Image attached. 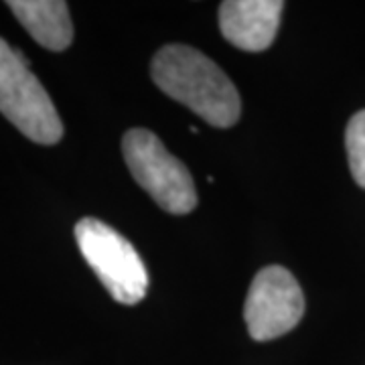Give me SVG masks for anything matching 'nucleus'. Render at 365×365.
<instances>
[{"label":"nucleus","instance_id":"nucleus-1","mask_svg":"<svg viewBox=\"0 0 365 365\" xmlns=\"http://www.w3.org/2000/svg\"><path fill=\"white\" fill-rule=\"evenodd\" d=\"M150 76L160 91L181 102L211 126L230 128L242 112L232 79L207 55L187 45H165L153 57Z\"/></svg>","mask_w":365,"mask_h":365},{"label":"nucleus","instance_id":"nucleus-2","mask_svg":"<svg viewBox=\"0 0 365 365\" xmlns=\"http://www.w3.org/2000/svg\"><path fill=\"white\" fill-rule=\"evenodd\" d=\"M0 112L37 144H55L63 124L26 57L0 39Z\"/></svg>","mask_w":365,"mask_h":365},{"label":"nucleus","instance_id":"nucleus-3","mask_svg":"<svg viewBox=\"0 0 365 365\" xmlns=\"http://www.w3.org/2000/svg\"><path fill=\"white\" fill-rule=\"evenodd\" d=\"M122 153L132 177L165 211L185 215L197 207V189L189 170L170 155L155 132L128 130L122 140Z\"/></svg>","mask_w":365,"mask_h":365},{"label":"nucleus","instance_id":"nucleus-4","mask_svg":"<svg viewBox=\"0 0 365 365\" xmlns=\"http://www.w3.org/2000/svg\"><path fill=\"white\" fill-rule=\"evenodd\" d=\"M76 240L83 260L90 264L112 299L138 304L148 290V272L130 242L100 220L86 217L76 225Z\"/></svg>","mask_w":365,"mask_h":365},{"label":"nucleus","instance_id":"nucleus-5","mask_svg":"<svg viewBox=\"0 0 365 365\" xmlns=\"http://www.w3.org/2000/svg\"><path fill=\"white\" fill-rule=\"evenodd\" d=\"M304 313V294L292 274L282 266H266L256 274L244 304V319L252 339L270 341L287 335Z\"/></svg>","mask_w":365,"mask_h":365},{"label":"nucleus","instance_id":"nucleus-6","mask_svg":"<svg viewBox=\"0 0 365 365\" xmlns=\"http://www.w3.org/2000/svg\"><path fill=\"white\" fill-rule=\"evenodd\" d=\"M282 0H227L220 6L222 35L237 49L258 53L272 45L280 26Z\"/></svg>","mask_w":365,"mask_h":365},{"label":"nucleus","instance_id":"nucleus-7","mask_svg":"<svg viewBox=\"0 0 365 365\" xmlns=\"http://www.w3.org/2000/svg\"><path fill=\"white\" fill-rule=\"evenodd\" d=\"M13 11L26 33L49 51H66L73 41V25L66 2L61 0H11Z\"/></svg>","mask_w":365,"mask_h":365},{"label":"nucleus","instance_id":"nucleus-8","mask_svg":"<svg viewBox=\"0 0 365 365\" xmlns=\"http://www.w3.org/2000/svg\"><path fill=\"white\" fill-rule=\"evenodd\" d=\"M345 146L353 179L365 189V110L349 120L345 130Z\"/></svg>","mask_w":365,"mask_h":365}]
</instances>
